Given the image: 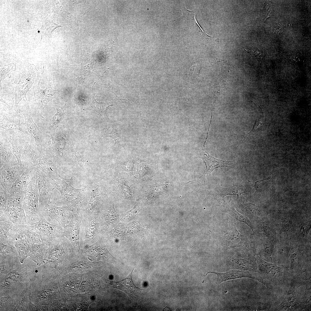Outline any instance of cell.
Instances as JSON below:
<instances>
[{"label": "cell", "mask_w": 311, "mask_h": 311, "mask_svg": "<svg viewBox=\"0 0 311 311\" xmlns=\"http://www.w3.org/2000/svg\"><path fill=\"white\" fill-rule=\"evenodd\" d=\"M24 167L18 163L0 166V185L8 190L22 174Z\"/></svg>", "instance_id": "obj_15"}, {"label": "cell", "mask_w": 311, "mask_h": 311, "mask_svg": "<svg viewBox=\"0 0 311 311\" xmlns=\"http://www.w3.org/2000/svg\"><path fill=\"white\" fill-rule=\"evenodd\" d=\"M134 268L126 278L118 281H111L110 284L112 287L125 292L131 299L136 300L145 290L136 286L133 281L132 274Z\"/></svg>", "instance_id": "obj_20"}, {"label": "cell", "mask_w": 311, "mask_h": 311, "mask_svg": "<svg viewBox=\"0 0 311 311\" xmlns=\"http://www.w3.org/2000/svg\"><path fill=\"white\" fill-rule=\"evenodd\" d=\"M299 195L298 192L294 189L287 187L282 188L278 194V198L281 201L291 203L297 200Z\"/></svg>", "instance_id": "obj_35"}, {"label": "cell", "mask_w": 311, "mask_h": 311, "mask_svg": "<svg viewBox=\"0 0 311 311\" xmlns=\"http://www.w3.org/2000/svg\"><path fill=\"white\" fill-rule=\"evenodd\" d=\"M8 220L14 225L26 224V218L22 208L12 207L3 211Z\"/></svg>", "instance_id": "obj_29"}, {"label": "cell", "mask_w": 311, "mask_h": 311, "mask_svg": "<svg viewBox=\"0 0 311 311\" xmlns=\"http://www.w3.org/2000/svg\"><path fill=\"white\" fill-rule=\"evenodd\" d=\"M88 265V263L85 261H79L73 264L71 268L75 271H81L86 269Z\"/></svg>", "instance_id": "obj_52"}, {"label": "cell", "mask_w": 311, "mask_h": 311, "mask_svg": "<svg viewBox=\"0 0 311 311\" xmlns=\"http://www.w3.org/2000/svg\"><path fill=\"white\" fill-rule=\"evenodd\" d=\"M225 61V60H222L219 58H216L215 59V60L214 61V62H219L221 61Z\"/></svg>", "instance_id": "obj_55"}, {"label": "cell", "mask_w": 311, "mask_h": 311, "mask_svg": "<svg viewBox=\"0 0 311 311\" xmlns=\"http://www.w3.org/2000/svg\"><path fill=\"white\" fill-rule=\"evenodd\" d=\"M48 305L41 306L35 304L29 300L26 311H48Z\"/></svg>", "instance_id": "obj_51"}, {"label": "cell", "mask_w": 311, "mask_h": 311, "mask_svg": "<svg viewBox=\"0 0 311 311\" xmlns=\"http://www.w3.org/2000/svg\"><path fill=\"white\" fill-rule=\"evenodd\" d=\"M234 262V266L237 268L240 269L248 270L247 266L249 265L250 263L249 261L244 259L236 258L234 259L233 261Z\"/></svg>", "instance_id": "obj_50"}, {"label": "cell", "mask_w": 311, "mask_h": 311, "mask_svg": "<svg viewBox=\"0 0 311 311\" xmlns=\"http://www.w3.org/2000/svg\"><path fill=\"white\" fill-rule=\"evenodd\" d=\"M280 218L282 221V226L280 231V234L282 232L287 234V236L291 237L293 228V215L289 213H285L281 215Z\"/></svg>", "instance_id": "obj_34"}, {"label": "cell", "mask_w": 311, "mask_h": 311, "mask_svg": "<svg viewBox=\"0 0 311 311\" xmlns=\"http://www.w3.org/2000/svg\"><path fill=\"white\" fill-rule=\"evenodd\" d=\"M274 14V10L272 5L267 3L263 8L261 15V18L264 21L268 18L272 17Z\"/></svg>", "instance_id": "obj_49"}, {"label": "cell", "mask_w": 311, "mask_h": 311, "mask_svg": "<svg viewBox=\"0 0 311 311\" xmlns=\"http://www.w3.org/2000/svg\"><path fill=\"white\" fill-rule=\"evenodd\" d=\"M143 206L140 203H138L131 210L122 215V219L125 221L133 220L142 209Z\"/></svg>", "instance_id": "obj_46"}, {"label": "cell", "mask_w": 311, "mask_h": 311, "mask_svg": "<svg viewBox=\"0 0 311 311\" xmlns=\"http://www.w3.org/2000/svg\"><path fill=\"white\" fill-rule=\"evenodd\" d=\"M16 249L13 244H5L0 243V256H4L17 254Z\"/></svg>", "instance_id": "obj_47"}, {"label": "cell", "mask_w": 311, "mask_h": 311, "mask_svg": "<svg viewBox=\"0 0 311 311\" xmlns=\"http://www.w3.org/2000/svg\"><path fill=\"white\" fill-rule=\"evenodd\" d=\"M25 192L9 193L6 208L12 207L22 208Z\"/></svg>", "instance_id": "obj_36"}, {"label": "cell", "mask_w": 311, "mask_h": 311, "mask_svg": "<svg viewBox=\"0 0 311 311\" xmlns=\"http://www.w3.org/2000/svg\"><path fill=\"white\" fill-rule=\"evenodd\" d=\"M86 255L94 260H102L115 263L116 259L109 252L101 237L96 242L84 251Z\"/></svg>", "instance_id": "obj_16"}, {"label": "cell", "mask_w": 311, "mask_h": 311, "mask_svg": "<svg viewBox=\"0 0 311 311\" xmlns=\"http://www.w3.org/2000/svg\"><path fill=\"white\" fill-rule=\"evenodd\" d=\"M238 207L250 218L254 219L257 217V213L258 207L254 204L242 201L239 204Z\"/></svg>", "instance_id": "obj_40"}, {"label": "cell", "mask_w": 311, "mask_h": 311, "mask_svg": "<svg viewBox=\"0 0 311 311\" xmlns=\"http://www.w3.org/2000/svg\"><path fill=\"white\" fill-rule=\"evenodd\" d=\"M204 147L201 151V155L206 165V170L204 174L205 179L216 168L225 167L236 169L238 168V163L236 161L217 159L209 154L205 149Z\"/></svg>", "instance_id": "obj_18"}, {"label": "cell", "mask_w": 311, "mask_h": 311, "mask_svg": "<svg viewBox=\"0 0 311 311\" xmlns=\"http://www.w3.org/2000/svg\"><path fill=\"white\" fill-rule=\"evenodd\" d=\"M311 221L301 223L297 227V233L298 238L301 240H306L311 228Z\"/></svg>", "instance_id": "obj_42"}, {"label": "cell", "mask_w": 311, "mask_h": 311, "mask_svg": "<svg viewBox=\"0 0 311 311\" xmlns=\"http://www.w3.org/2000/svg\"><path fill=\"white\" fill-rule=\"evenodd\" d=\"M31 282V279L21 293L12 296L14 301L12 311H26L30 300L29 294Z\"/></svg>", "instance_id": "obj_27"}, {"label": "cell", "mask_w": 311, "mask_h": 311, "mask_svg": "<svg viewBox=\"0 0 311 311\" xmlns=\"http://www.w3.org/2000/svg\"><path fill=\"white\" fill-rule=\"evenodd\" d=\"M0 211H3L5 210L7 204L9 193L7 190L0 185Z\"/></svg>", "instance_id": "obj_48"}, {"label": "cell", "mask_w": 311, "mask_h": 311, "mask_svg": "<svg viewBox=\"0 0 311 311\" xmlns=\"http://www.w3.org/2000/svg\"><path fill=\"white\" fill-rule=\"evenodd\" d=\"M35 166H30L24 167L22 174L7 191L9 193L24 192L34 176L35 172Z\"/></svg>", "instance_id": "obj_22"}, {"label": "cell", "mask_w": 311, "mask_h": 311, "mask_svg": "<svg viewBox=\"0 0 311 311\" xmlns=\"http://www.w3.org/2000/svg\"><path fill=\"white\" fill-rule=\"evenodd\" d=\"M24 192L22 208L26 216V224L30 225L38 221L41 215L39 208V194L35 174Z\"/></svg>", "instance_id": "obj_4"}, {"label": "cell", "mask_w": 311, "mask_h": 311, "mask_svg": "<svg viewBox=\"0 0 311 311\" xmlns=\"http://www.w3.org/2000/svg\"><path fill=\"white\" fill-rule=\"evenodd\" d=\"M0 212V242L7 244L8 234L14 225L8 220L4 212Z\"/></svg>", "instance_id": "obj_30"}, {"label": "cell", "mask_w": 311, "mask_h": 311, "mask_svg": "<svg viewBox=\"0 0 311 311\" xmlns=\"http://www.w3.org/2000/svg\"><path fill=\"white\" fill-rule=\"evenodd\" d=\"M11 255L0 256V280L21 263L18 262L17 257Z\"/></svg>", "instance_id": "obj_26"}, {"label": "cell", "mask_w": 311, "mask_h": 311, "mask_svg": "<svg viewBox=\"0 0 311 311\" xmlns=\"http://www.w3.org/2000/svg\"><path fill=\"white\" fill-rule=\"evenodd\" d=\"M51 281L35 277L31 279L29 299L33 304L48 305L58 297L57 291Z\"/></svg>", "instance_id": "obj_3"}, {"label": "cell", "mask_w": 311, "mask_h": 311, "mask_svg": "<svg viewBox=\"0 0 311 311\" xmlns=\"http://www.w3.org/2000/svg\"><path fill=\"white\" fill-rule=\"evenodd\" d=\"M41 214L39 221L29 225L39 234L42 243L48 245L54 238L64 236L63 228L59 224H51L47 222Z\"/></svg>", "instance_id": "obj_9"}, {"label": "cell", "mask_w": 311, "mask_h": 311, "mask_svg": "<svg viewBox=\"0 0 311 311\" xmlns=\"http://www.w3.org/2000/svg\"><path fill=\"white\" fill-rule=\"evenodd\" d=\"M22 114L17 111H7L4 108H1L0 127L6 130H18L25 135H30L24 122Z\"/></svg>", "instance_id": "obj_12"}, {"label": "cell", "mask_w": 311, "mask_h": 311, "mask_svg": "<svg viewBox=\"0 0 311 311\" xmlns=\"http://www.w3.org/2000/svg\"><path fill=\"white\" fill-rule=\"evenodd\" d=\"M65 106L56 108L57 113L53 117L52 123L50 127L53 128L56 127L64 120L65 115Z\"/></svg>", "instance_id": "obj_45"}, {"label": "cell", "mask_w": 311, "mask_h": 311, "mask_svg": "<svg viewBox=\"0 0 311 311\" xmlns=\"http://www.w3.org/2000/svg\"><path fill=\"white\" fill-rule=\"evenodd\" d=\"M285 26V25L284 23L280 22L274 29L273 33H275L277 34H281L284 30Z\"/></svg>", "instance_id": "obj_53"}, {"label": "cell", "mask_w": 311, "mask_h": 311, "mask_svg": "<svg viewBox=\"0 0 311 311\" xmlns=\"http://www.w3.org/2000/svg\"><path fill=\"white\" fill-rule=\"evenodd\" d=\"M113 103H99L96 101L94 97L88 103L87 109L91 110L99 113L105 120L109 119L107 114V110L109 106L113 105Z\"/></svg>", "instance_id": "obj_32"}, {"label": "cell", "mask_w": 311, "mask_h": 311, "mask_svg": "<svg viewBox=\"0 0 311 311\" xmlns=\"http://www.w3.org/2000/svg\"><path fill=\"white\" fill-rule=\"evenodd\" d=\"M0 166L18 163L13 152L12 144L9 140L0 133Z\"/></svg>", "instance_id": "obj_23"}, {"label": "cell", "mask_w": 311, "mask_h": 311, "mask_svg": "<svg viewBox=\"0 0 311 311\" xmlns=\"http://www.w3.org/2000/svg\"><path fill=\"white\" fill-rule=\"evenodd\" d=\"M83 210L80 234V246L86 248L96 242L101 237L102 227L98 211Z\"/></svg>", "instance_id": "obj_2"}, {"label": "cell", "mask_w": 311, "mask_h": 311, "mask_svg": "<svg viewBox=\"0 0 311 311\" xmlns=\"http://www.w3.org/2000/svg\"><path fill=\"white\" fill-rule=\"evenodd\" d=\"M77 211L73 208L68 206L60 207L51 204L40 212L44 216L48 215L52 220H56L63 228L70 222L72 216Z\"/></svg>", "instance_id": "obj_14"}, {"label": "cell", "mask_w": 311, "mask_h": 311, "mask_svg": "<svg viewBox=\"0 0 311 311\" xmlns=\"http://www.w3.org/2000/svg\"><path fill=\"white\" fill-rule=\"evenodd\" d=\"M0 133L11 143L13 152L18 164L24 167L33 166L26 154V151L29 144L26 140L23 133L18 130H5L3 131L1 129Z\"/></svg>", "instance_id": "obj_6"}, {"label": "cell", "mask_w": 311, "mask_h": 311, "mask_svg": "<svg viewBox=\"0 0 311 311\" xmlns=\"http://www.w3.org/2000/svg\"><path fill=\"white\" fill-rule=\"evenodd\" d=\"M7 244L17 243H42L38 233L26 224L14 225L8 234Z\"/></svg>", "instance_id": "obj_10"}, {"label": "cell", "mask_w": 311, "mask_h": 311, "mask_svg": "<svg viewBox=\"0 0 311 311\" xmlns=\"http://www.w3.org/2000/svg\"><path fill=\"white\" fill-rule=\"evenodd\" d=\"M73 152L75 154L77 159L78 164L79 166H82L84 164V159L83 156L80 155L78 152L73 151Z\"/></svg>", "instance_id": "obj_54"}, {"label": "cell", "mask_w": 311, "mask_h": 311, "mask_svg": "<svg viewBox=\"0 0 311 311\" xmlns=\"http://www.w3.org/2000/svg\"><path fill=\"white\" fill-rule=\"evenodd\" d=\"M41 20L42 26L39 31L41 35V39L50 38L52 31L56 28L60 26L54 23L51 18L47 16H41Z\"/></svg>", "instance_id": "obj_33"}, {"label": "cell", "mask_w": 311, "mask_h": 311, "mask_svg": "<svg viewBox=\"0 0 311 311\" xmlns=\"http://www.w3.org/2000/svg\"><path fill=\"white\" fill-rule=\"evenodd\" d=\"M273 181V178L270 176L264 180L255 182L254 185L256 189L255 194H263L268 191L272 185Z\"/></svg>", "instance_id": "obj_37"}, {"label": "cell", "mask_w": 311, "mask_h": 311, "mask_svg": "<svg viewBox=\"0 0 311 311\" xmlns=\"http://www.w3.org/2000/svg\"><path fill=\"white\" fill-rule=\"evenodd\" d=\"M35 170V176L39 194V208L41 212L49 206L52 191L55 188L52 180L47 175L36 167Z\"/></svg>", "instance_id": "obj_8"}, {"label": "cell", "mask_w": 311, "mask_h": 311, "mask_svg": "<svg viewBox=\"0 0 311 311\" xmlns=\"http://www.w3.org/2000/svg\"><path fill=\"white\" fill-rule=\"evenodd\" d=\"M48 245L43 244L32 243L30 259L40 266L45 263V258Z\"/></svg>", "instance_id": "obj_28"}, {"label": "cell", "mask_w": 311, "mask_h": 311, "mask_svg": "<svg viewBox=\"0 0 311 311\" xmlns=\"http://www.w3.org/2000/svg\"><path fill=\"white\" fill-rule=\"evenodd\" d=\"M225 208L226 211L229 214H231L239 221L245 223L250 227L253 231L254 229L253 226L247 217L239 213L232 207L228 204L226 205Z\"/></svg>", "instance_id": "obj_41"}, {"label": "cell", "mask_w": 311, "mask_h": 311, "mask_svg": "<svg viewBox=\"0 0 311 311\" xmlns=\"http://www.w3.org/2000/svg\"><path fill=\"white\" fill-rule=\"evenodd\" d=\"M261 230L264 232L268 239L273 241L275 240V232L271 224L270 221L266 217L261 216Z\"/></svg>", "instance_id": "obj_39"}, {"label": "cell", "mask_w": 311, "mask_h": 311, "mask_svg": "<svg viewBox=\"0 0 311 311\" xmlns=\"http://www.w3.org/2000/svg\"><path fill=\"white\" fill-rule=\"evenodd\" d=\"M16 70V65L13 63L7 65L0 64V81L7 77H10L11 73Z\"/></svg>", "instance_id": "obj_44"}, {"label": "cell", "mask_w": 311, "mask_h": 311, "mask_svg": "<svg viewBox=\"0 0 311 311\" xmlns=\"http://www.w3.org/2000/svg\"><path fill=\"white\" fill-rule=\"evenodd\" d=\"M43 72V71L41 74L39 81L34 86L33 88L35 100L36 104L43 109L50 101L59 95V91L58 90H53L50 86H48L44 90L40 88L39 84Z\"/></svg>", "instance_id": "obj_21"}, {"label": "cell", "mask_w": 311, "mask_h": 311, "mask_svg": "<svg viewBox=\"0 0 311 311\" xmlns=\"http://www.w3.org/2000/svg\"><path fill=\"white\" fill-rule=\"evenodd\" d=\"M98 215L102 228L106 230L110 228L116 223L118 218L114 202L108 200L102 204L98 211Z\"/></svg>", "instance_id": "obj_17"}, {"label": "cell", "mask_w": 311, "mask_h": 311, "mask_svg": "<svg viewBox=\"0 0 311 311\" xmlns=\"http://www.w3.org/2000/svg\"><path fill=\"white\" fill-rule=\"evenodd\" d=\"M35 268L28 264H20L0 280V296H12L21 293L30 280L35 276Z\"/></svg>", "instance_id": "obj_1"}, {"label": "cell", "mask_w": 311, "mask_h": 311, "mask_svg": "<svg viewBox=\"0 0 311 311\" xmlns=\"http://www.w3.org/2000/svg\"><path fill=\"white\" fill-rule=\"evenodd\" d=\"M217 195L224 197L227 195H234L238 196L246 192H250L248 188L240 185H237L232 187L223 188L219 185L217 188Z\"/></svg>", "instance_id": "obj_31"}, {"label": "cell", "mask_w": 311, "mask_h": 311, "mask_svg": "<svg viewBox=\"0 0 311 311\" xmlns=\"http://www.w3.org/2000/svg\"><path fill=\"white\" fill-rule=\"evenodd\" d=\"M226 233L225 238L227 246L233 248L238 246H246L247 240L245 236L241 235L236 230L235 224H233Z\"/></svg>", "instance_id": "obj_24"}, {"label": "cell", "mask_w": 311, "mask_h": 311, "mask_svg": "<svg viewBox=\"0 0 311 311\" xmlns=\"http://www.w3.org/2000/svg\"><path fill=\"white\" fill-rule=\"evenodd\" d=\"M25 101L22 106L17 108V111L24 116L27 131L35 139V144L34 147L37 150L42 152L45 147L44 136L33 120L28 102Z\"/></svg>", "instance_id": "obj_11"}, {"label": "cell", "mask_w": 311, "mask_h": 311, "mask_svg": "<svg viewBox=\"0 0 311 311\" xmlns=\"http://www.w3.org/2000/svg\"><path fill=\"white\" fill-rule=\"evenodd\" d=\"M37 70L32 64L26 67L24 70L15 79L14 82L15 91V108L17 110L18 105L21 100L25 98L26 94L34 83Z\"/></svg>", "instance_id": "obj_7"}, {"label": "cell", "mask_w": 311, "mask_h": 311, "mask_svg": "<svg viewBox=\"0 0 311 311\" xmlns=\"http://www.w3.org/2000/svg\"><path fill=\"white\" fill-rule=\"evenodd\" d=\"M83 215V210L77 211L73 215L70 222L64 226L63 235L72 245L76 253L80 249V234Z\"/></svg>", "instance_id": "obj_13"}, {"label": "cell", "mask_w": 311, "mask_h": 311, "mask_svg": "<svg viewBox=\"0 0 311 311\" xmlns=\"http://www.w3.org/2000/svg\"><path fill=\"white\" fill-rule=\"evenodd\" d=\"M73 249L71 243L65 236L54 238L48 245L44 264L55 266L65 260L72 253Z\"/></svg>", "instance_id": "obj_5"}, {"label": "cell", "mask_w": 311, "mask_h": 311, "mask_svg": "<svg viewBox=\"0 0 311 311\" xmlns=\"http://www.w3.org/2000/svg\"><path fill=\"white\" fill-rule=\"evenodd\" d=\"M26 153L32 165L42 171L48 176L56 168L52 163L46 160L42 152L37 150L30 144Z\"/></svg>", "instance_id": "obj_19"}, {"label": "cell", "mask_w": 311, "mask_h": 311, "mask_svg": "<svg viewBox=\"0 0 311 311\" xmlns=\"http://www.w3.org/2000/svg\"><path fill=\"white\" fill-rule=\"evenodd\" d=\"M214 273L217 276V282L220 284L228 280L234 279L242 278H251L259 280V278L247 271L238 270H231L224 273H219L216 272H208V273Z\"/></svg>", "instance_id": "obj_25"}, {"label": "cell", "mask_w": 311, "mask_h": 311, "mask_svg": "<svg viewBox=\"0 0 311 311\" xmlns=\"http://www.w3.org/2000/svg\"><path fill=\"white\" fill-rule=\"evenodd\" d=\"M14 302L12 296L0 297V311H12Z\"/></svg>", "instance_id": "obj_43"}, {"label": "cell", "mask_w": 311, "mask_h": 311, "mask_svg": "<svg viewBox=\"0 0 311 311\" xmlns=\"http://www.w3.org/2000/svg\"><path fill=\"white\" fill-rule=\"evenodd\" d=\"M31 244L17 243L14 244L17 251L18 258L21 263H23L24 260L29 257Z\"/></svg>", "instance_id": "obj_38"}]
</instances>
